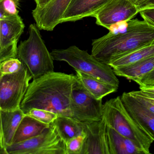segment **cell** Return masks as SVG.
I'll return each instance as SVG.
<instances>
[{
	"label": "cell",
	"mask_w": 154,
	"mask_h": 154,
	"mask_svg": "<svg viewBox=\"0 0 154 154\" xmlns=\"http://www.w3.org/2000/svg\"><path fill=\"white\" fill-rule=\"evenodd\" d=\"M76 80L75 75L54 71L33 79L20 108L25 114L36 108L71 118L70 102Z\"/></svg>",
	"instance_id": "cell-1"
},
{
	"label": "cell",
	"mask_w": 154,
	"mask_h": 154,
	"mask_svg": "<svg viewBox=\"0 0 154 154\" xmlns=\"http://www.w3.org/2000/svg\"><path fill=\"white\" fill-rule=\"evenodd\" d=\"M154 44V27L138 19L128 20L125 33L112 35L109 33L93 40L91 54L107 64L111 60L139 48Z\"/></svg>",
	"instance_id": "cell-2"
},
{
	"label": "cell",
	"mask_w": 154,
	"mask_h": 154,
	"mask_svg": "<svg viewBox=\"0 0 154 154\" xmlns=\"http://www.w3.org/2000/svg\"><path fill=\"white\" fill-rule=\"evenodd\" d=\"M103 117L108 126L132 140L144 154H150V147L153 139L129 114L121 97L111 99L103 105Z\"/></svg>",
	"instance_id": "cell-3"
},
{
	"label": "cell",
	"mask_w": 154,
	"mask_h": 154,
	"mask_svg": "<svg viewBox=\"0 0 154 154\" xmlns=\"http://www.w3.org/2000/svg\"><path fill=\"white\" fill-rule=\"evenodd\" d=\"M29 37L17 48L18 58L27 68L33 79L54 71V59L35 24L29 26Z\"/></svg>",
	"instance_id": "cell-4"
},
{
	"label": "cell",
	"mask_w": 154,
	"mask_h": 154,
	"mask_svg": "<svg viewBox=\"0 0 154 154\" xmlns=\"http://www.w3.org/2000/svg\"><path fill=\"white\" fill-rule=\"evenodd\" d=\"M51 54L54 60L65 61L75 71L101 82L119 86V80L111 67L75 45L67 49L53 50Z\"/></svg>",
	"instance_id": "cell-5"
},
{
	"label": "cell",
	"mask_w": 154,
	"mask_h": 154,
	"mask_svg": "<svg viewBox=\"0 0 154 154\" xmlns=\"http://www.w3.org/2000/svg\"><path fill=\"white\" fill-rule=\"evenodd\" d=\"M7 154H66L65 143L52 124L40 134L6 147Z\"/></svg>",
	"instance_id": "cell-6"
},
{
	"label": "cell",
	"mask_w": 154,
	"mask_h": 154,
	"mask_svg": "<svg viewBox=\"0 0 154 154\" xmlns=\"http://www.w3.org/2000/svg\"><path fill=\"white\" fill-rule=\"evenodd\" d=\"M32 79L23 64L17 72L3 75L0 80V110L11 111L20 108Z\"/></svg>",
	"instance_id": "cell-7"
},
{
	"label": "cell",
	"mask_w": 154,
	"mask_h": 154,
	"mask_svg": "<svg viewBox=\"0 0 154 154\" xmlns=\"http://www.w3.org/2000/svg\"><path fill=\"white\" fill-rule=\"evenodd\" d=\"M70 108L71 118L79 123H94L103 118L102 100L96 99L89 94L77 79L73 87Z\"/></svg>",
	"instance_id": "cell-8"
},
{
	"label": "cell",
	"mask_w": 154,
	"mask_h": 154,
	"mask_svg": "<svg viewBox=\"0 0 154 154\" xmlns=\"http://www.w3.org/2000/svg\"><path fill=\"white\" fill-rule=\"evenodd\" d=\"M138 13L130 0H109L94 17L97 24L108 29L113 24L133 19Z\"/></svg>",
	"instance_id": "cell-9"
},
{
	"label": "cell",
	"mask_w": 154,
	"mask_h": 154,
	"mask_svg": "<svg viewBox=\"0 0 154 154\" xmlns=\"http://www.w3.org/2000/svg\"><path fill=\"white\" fill-rule=\"evenodd\" d=\"M72 0H51L42 7L32 10V15L39 30H53L60 24L63 15Z\"/></svg>",
	"instance_id": "cell-10"
},
{
	"label": "cell",
	"mask_w": 154,
	"mask_h": 154,
	"mask_svg": "<svg viewBox=\"0 0 154 154\" xmlns=\"http://www.w3.org/2000/svg\"><path fill=\"white\" fill-rule=\"evenodd\" d=\"M80 124L87 134L82 154H109L107 125L104 118L98 122Z\"/></svg>",
	"instance_id": "cell-11"
},
{
	"label": "cell",
	"mask_w": 154,
	"mask_h": 154,
	"mask_svg": "<svg viewBox=\"0 0 154 154\" xmlns=\"http://www.w3.org/2000/svg\"><path fill=\"white\" fill-rule=\"evenodd\" d=\"M25 25L19 15L0 20V38L3 47L17 54V44Z\"/></svg>",
	"instance_id": "cell-12"
},
{
	"label": "cell",
	"mask_w": 154,
	"mask_h": 154,
	"mask_svg": "<svg viewBox=\"0 0 154 154\" xmlns=\"http://www.w3.org/2000/svg\"><path fill=\"white\" fill-rule=\"evenodd\" d=\"M109 0H72L60 23L75 22L94 15Z\"/></svg>",
	"instance_id": "cell-13"
},
{
	"label": "cell",
	"mask_w": 154,
	"mask_h": 154,
	"mask_svg": "<svg viewBox=\"0 0 154 154\" xmlns=\"http://www.w3.org/2000/svg\"><path fill=\"white\" fill-rule=\"evenodd\" d=\"M120 97L129 114L147 131L154 142V115L141 105L129 92H124Z\"/></svg>",
	"instance_id": "cell-14"
},
{
	"label": "cell",
	"mask_w": 154,
	"mask_h": 154,
	"mask_svg": "<svg viewBox=\"0 0 154 154\" xmlns=\"http://www.w3.org/2000/svg\"><path fill=\"white\" fill-rule=\"evenodd\" d=\"M75 71L77 80L83 88L98 100H102L104 97L115 93L118 89L119 87L116 86L101 82L89 75Z\"/></svg>",
	"instance_id": "cell-15"
},
{
	"label": "cell",
	"mask_w": 154,
	"mask_h": 154,
	"mask_svg": "<svg viewBox=\"0 0 154 154\" xmlns=\"http://www.w3.org/2000/svg\"><path fill=\"white\" fill-rule=\"evenodd\" d=\"M107 140L109 154H144L132 140L108 126Z\"/></svg>",
	"instance_id": "cell-16"
},
{
	"label": "cell",
	"mask_w": 154,
	"mask_h": 154,
	"mask_svg": "<svg viewBox=\"0 0 154 154\" xmlns=\"http://www.w3.org/2000/svg\"><path fill=\"white\" fill-rule=\"evenodd\" d=\"M154 69V56L131 65L113 68L117 76L123 77L137 83Z\"/></svg>",
	"instance_id": "cell-17"
},
{
	"label": "cell",
	"mask_w": 154,
	"mask_h": 154,
	"mask_svg": "<svg viewBox=\"0 0 154 154\" xmlns=\"http://www.w3.org/2000/svg\"><path fill=\"white\" fill-rule=\"evenodd\" d=\"M1 124L5 147L13 143L17 128L25 114L21 108L11 111L0 110Z\"/></svg>",
	"instance_id": "cell-18"
},
{
	"label": "cell",
	"mask_w": 154,
	"mask_h": 154,
	"mask_svg": "<svg viewBox=\"0 0 154 154\" xmlns=\"http://www.w3.org/2000/svg\"><path fill=\"white\" fill-rule=\"evenodd\" d=\"M49 126L25 115L17 128L13 143H20L37 136L43 133Z\"/></svg>",
	"instance_id": "cell-19"
},
{
	"label": "cell",
	"mask_w": 154,
	"mask_h": 154,
	"mask_svg": "<svg viewBox=\"0 0 154 154\" xmlns=\"http://www.w3.org/2000/svg\"><path fill=\"white\" fill-rule=\"evenodd\" d=\"M154 56V44L132 51L111 60L108 63L112 68L131 65Z\"/></svg>",
	"instance_id": "cell-20"
},
{
	"label": "cell",
	"mask_w": 154,
	"mask_h": 154,
	"mask_svg": "<svg viewBox=\"0 0 154 154\" xmlns=\"http://www.w3.org/2000/svg\"><path fill=\"white\" fill-rule=\"evenodd\" d=\"M52 124L65 143L83 131L80 123L69 117H58Z\"/></svg>",
	"instance_id": "cell-21"
},
{
	"label": "cell",
	"mask_w": 154,
	"mask_h": 154,
	"mask_svg": "<svg viewBox=\"0 0 154 154\" xmlns=\"http://www.w3.org/2000/svg\"><path fill=\"white\" fill-rule=\"evenodd\" d=\"M86 137L87 134L83 131L80 134L65 142L66 154H82Z\"/></svg>",
	"instance_id": "cell-22"
},
{
	"label": "cell",
	"mask_w": 154,
	"mask_h": 154,
	"mask_svg": "<svg viewBox=\"0 0 154 154\" xmlns=\"http://www.w3.org/2000/svg\"><path fill=\"white\" fill-rule=\"evenodd\" d=\"M25 115L48 125L52 124L58 117L57 114L51 111L36 108H32Z\"/></svg>",
	"instance_id": "cell-23"
},
{
	"label": "cell",
	"mask_w": 154,
	"mask_h": 154,
	"mask_svg": "<svg viewBox=\"0 0 154 154\" xmlns=\"http://www.w3.org/2000/svg\"><path fill=\"white\" fill-rule=\"evenodd\" d=\"M20 0H0V8L7 17L19 15Z\"/></svg>",
	"instance_id": "cell-24"
},
{
	"label": "cell",
	"mask_w": 154,
	"mask_h": 154,
	"mask_svg": "<svg viewBox=\"0 0 154 154\" xmlns=\"http://www.w3.org/2000/svg\"><path fill=\"white\" fill-rule=\"evenodd\" d=\"M23 64L18 58H11L2 63L1 71L3 75L12 74L19 71Z\"/></svg>",
	"instance_id": "cell-25"
},
{
	"label": "cell",
	"mask_w": 154,
	"mask_h": 154,
	"mask_svg": "<svg viewBox=\"0 0 154 154\" xmlns=\"http://www.w3.org/2000/svg\"><path fill=\"white\" fill-rule=\"evenodd\" d=\"M128 20L121 21L113 24L109 26L108 30L109 33L116 35L125 33L128 30Z\"/></svg>",
	"instance_id": "cell-26"
},
{
	"label": "cell",
	"mask_w": 154,
	"mask_h": 154,
	"mask_svg": "<svg viewBox=\"0 0 154 154\" xmlns=\"http://www.w3.org/2000/svg\"><path fill=\"white\" fill-rule=\"evenodd\" d=\"M139 13L144 20L154 27V8L141 10Z\"/></svg>",
	"instance_id": "cell-27"
},
{
	"label": "cell",
	"mask_w": 154,
	"mask_h": 154,
	"mask_svg": "<svg viewBox=\"0 0 154 154\" xmlns=\"http://www.w3.org/2000/svg\"><path fill=\"white\" fill-rule=\"evenodd\" d=\"M17 58V54L5 49L2 45L0 38V64L11 58Z\"/></svg>",
	"instance_id": "cell-28"
},
{
	"label": "cell",
	"mask_w": 154,
	"mask_h": 154,
	"mask_svg": "<svg viewBox=\"0 0 154 154\" xmlns=\"http://www.w3.org/2000/svg\"><path fill=\"white\" fill-rule=\"evenodd\" d=\"M139 86H154V69L137 83Z\"/></svg>",
	"instance_id": "cell-29"
},
{
	"label": "cell",
	"mask_w": 154,
	"mask_h": 154,
	"mask_svg": "<svg viewBox=\"0 0 154 154\" xmlns=\"http://www.w3.org/2000/svg\"><path fill=\"white\" fill-rule=\"evenodd\" d=\"M140 90H137L139 94L149 98L154 99V86H139Z\"/></svg>",
	"instance_id": "cell-30"
},
{
	"label": "cell",
	"mask_w": 154,
	"mask_h": 154,
	"mask_svg": "<svg viewBox=\"0 0 154 154\" xmlns=\"http://www.w3.org/2000/svg\"><path fill=\"white\" fill-rule=\"evenodd\" d=\"M137 7L139 12L141 10L154 8V0H146L137 6Z\"/></svg>",
	"instance_id": "cell-31"
},
{
	"label": "cell",
	"mask_w": 154,
	"mask_h": 154,
	"mask_svg": "<svg viewBox=\"0 0 154 154\" xmlns=\"http://www.w3.org/2000/svg\"><path fill=\"white\" fill-rule=\"evenodd\" d=\"M0 154H7L6 147L5 144L2 129V124H1V115H0Z\"/></svg>",
	"instance_id": "cell-32"
},
{
	"label": "cell",
	"mask_w": 154,
	"mask_h": 154,
	"mask_svg": "<svg viewBox=\"0 0 154 154\" xmlns=\"http://www.w3.org/2000/svg\"><path fill=\"white\" fill-rule=\"evenodd\" d=\"M36 3V7H42L47 5L51 0H34Z\"/></svg>",
	"instance_id": "cell-33"
},
{
	"label": "cell",
	"mask_w": 154,
	"mask_h": 154,
	"mask_svg": "<svg viewBox=\"0 0 154 154\" xmlns=\"http://www.w3.org/2000/svg\"><path fill=\"white\" fill-rule=\"evenodd\" d=\"M136 6H138L139 5L141 4L143 2L146 0H130Z\"/></svg>",
	"instance_id": "cell-34"
},
{
	"label": "cell",
	"mask_w": 154,
	"mask_h": 154,
	"mask_svg": "<svg viewBox=\"0 0 154 154\" xmlns=\"http://www.w3.org/2000/svg\"><path fill=\"white\" fill-rule=\"evenodd\" d=\"M6 17H7L5 15V13L0 8V20H2V19H5V18H6Z\"/></svg>",
	"instance_id": "cell-35"
},
{
	"label": "cell",
	"mask_w": 154,
	"mask_h": 154,
	"mask_svg": "<svg viewBox=\"0 0 154 154\" xmlns=\"http://www.w3.org/2000/svg\"><path fill=\"white\" fill-rule=\"evenodd\" d=\"M1 65H2V63L0 64V80H1V77H2L3 75L2 73V71H1Z\"/></svg>",
	"instance_id": "cell-36"
}]
</instances>
